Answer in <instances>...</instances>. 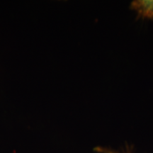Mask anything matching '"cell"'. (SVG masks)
<instances>
[{
    "mask_svg": "<svg viewBox=\"0 0 153 153\" xmlns=\"http://www.w3.org/2000/svg\"><path fill=\"white\" fill-rule=\"evenodd\" d=\"M131 10L137 13V19L153 20V0H135L130 6Z\"/></svg>",
    "mask_w": 153,
    "mask_h": 153,
    "instance_id": "1",
    "label": "cell"
},
{
    "mask_svg": "<svg viewBox=\"0 0 153 153\" xmlns=\"http://www.w3.org/2000/svg\"><path fill=\"white\" fill-rule=\"evenodd\" d=\"M94 150H95V151H97V152H100V153H122V152H116V151L112 150H111V149H108V148H101V147H97V148H96Z\"/></svg>",
    "mask_w": 153,
    "mask_h": 153,
    "instance_id": "2",
    "label": "cell"
}]
</instances>
